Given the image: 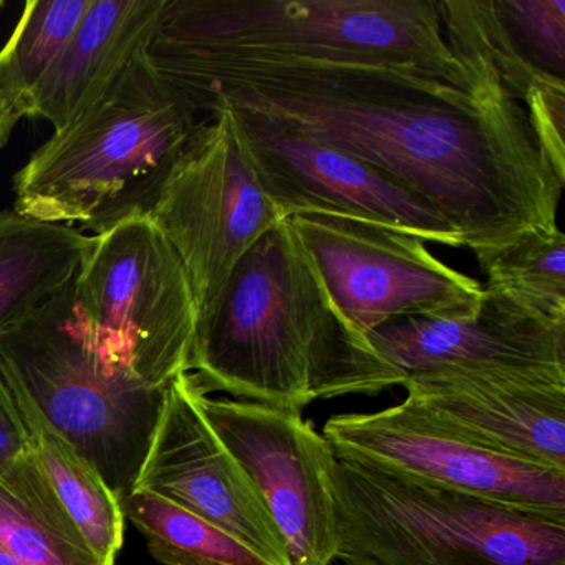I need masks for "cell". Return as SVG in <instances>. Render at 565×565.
<instances>
[{
  "label": "cell",
  "instance_id": "obj_1",
  "mask_svg": "<svg viewBox=\"0 0 565 565\" xmlns=\"http://www.w3.org/2000/svg\"><path fill=\"white\" fill-rule=\"evenodd\" d=\"M148 57L196 114L223 105L379 168L433 204L478 263L558 227L564 184L482 55L465 84L393 64Z\"/></svg>",
  "mask_w": 565,
  "mask_h": 565
},
{
  "label": "cell",
  "instance_id": "obj_2",
  "mask_svg": "<svg viewBox=\"0 0 565 565\" xmlns=\"http://www.w3.org/2000/svg\"><path fill=\"white\" fill-rule=\"evenodd\" d=\"M190 373L204 393L300 413L316 399L395 386L369 340L337 312L287 220L234 267L198 326Z\"/></svg>",
  "mask_w": 565,
  "mask_h": 565
},
{
  "label": "cell",
  "instance_id": "obj_3",
  "mask_svg": "<svg viewBox=\"0 0 565 565\" xmlns=\"http://www.w3.org/2000/svg\"><path fill=\"white\" fill-rule=\"evenodd\" d=\"M148 52L393 64L456 84L481 64L446 41L438 0H167Z\"/></svg>",
  "mask_w": 565,
  "mask_h": 565
},
{
  "label": "cell",
  "instance_id": "obj_4",
  "mask_svg": "<svg viewBox=\"0 0 565 565\" xmlns=\"http://www.w3.org/2000/svg\"><path fill=\"white\" fill-rule=\"evenodd\" d=\"M141 49L104 97L14 178L15 211L95 234L145 213L196 130V110Z\"/></svg>",
  "mask_w": 565,
  "mask_h": 565
},
{
  "label": "cell",
  "instance_id": "obj_5",
  "mask_svg": "<svg viewBox=\"0 0 565 565\" xmlns=\"http://www.w3.org/2000/svg\"><path fill=\"white\" fill-rule=\"evenodd\" d=\"M343 565H565V522L339 456Z\"/></svg>",
  "mask_w": 565,
  "mask_h": 565
},
{
  "label": "cell",
  "instance_id": "obj_6",
  "mask_svg": "<svg viewBox=\"0 0 565 565\" xmlns=\"http://www.w3.org/2000/svg\"><path fill=\"white\" fill-rule=\"evenodd\" d=\"M0 373L71 441L118 501L137 488L168 386H153L105 356L74 303V280L0 333Z\"/></svg>",
  "mask_w": 565,
  "mask_h": 565
},
{
  "label": "cell",
  "instance_id": "obj_7",
  "mask_svg": "<svg viewBox=\"0 0 565 565\" xmlns=\"http://www.w3.org/2000/svg\"><path fill=\"white\" fill-rule=\"evenodd\" d=\"M74 303L98 350L153 386L190 372L198 329L193 287L147 213L95 234L74 279Z\"/></svg>",
  "mask_w": 565,
  "mask_h": 565
},
{
  "label": "cell",
  "instance_id": "obj_8",
  "mask_svg": "<svg viewBox=\"0 0 565 565\" xmlns=\"http://www.w3.org/2000/svg\"><path fill=\"white\" fill-rule=\"evenodd\" d=\"M207 115L145 210L183 260L198 326L247 250L284 221L260 186L233 111L217 105Z\"/></svg>",
  "mask_w": 565,
  "mask_h": 565
},
{
  "label": "cell",
  "instance_id": "obj_9",
  "mask_svg": "<svg viewBox=\"0 0 565 565\" xmlns=\"http://www.w3.org/2000/svg\"><path fill=\"white\" fill-rule=\"evenodd\" d=\"M287 221L337 312L362 339L393 320L468 319L481 309V284L416 237L323 214Z\"/></svg>",
  "mask_w": 565,
  "mask_h": 565
},
{
  "label": "cell",
  "instance_id": "obj_10",
  "mask_svg": "<svg viewBox=\"0 0 565 565\" xmlns=\"http://www.w3.org/2000/svg\"><path fill=\"white\" fill-rule=\"evenodd\" d=\"M323 436L339 456L436 488L565 522V471L476 445L409 402L330 418Z\"/></svg>",
  "mask_w": 565,
  "mask_h": 565
},
{
  "label": "cell",
  "instance_id": "obj_11",
  "mask_svg": "<svg viewBox=\"0 0 565 565\" xmlns=\"http://www.w3.org/2000/svg\"><path fill=\"white\" fill-rule=\"evenodd\" d=\"M196 402L259 491L292 565H332L339 552L335 451L326 436L300 412L211 398L200 386Z\"/></svg>",
  "mask_w": 565,
  "mask_h": 565
},
{
  "label": "cell",
  "instance_id": "obj_12",
  "mask_svg": "<svg viewBox=\"0 0 565 565\" xmlns=\"http://www.w3.org/2000/svg\"><path fill=\"white\" fill-rule=\"evenodd\" d=\"M233 115L260 186L284 220L306 214L345 217L423 243L461 247L433 204L379 168L303 135Z\"/></svg>",
  "mask_w": 565,
  "mask_h": 565
},
{
  "label": "cell",
  "instance_id": "obj_13",
  "mask_svg": "<svg viewBox=\"0 0 565 565\" xmlns=\"http://www.w3.org/2000/svg\"><path fill=\"white\" fill-rule=\"evenodd\" d=\"M468 319L393 320L366 335L403 386L456 375H565V319H552L482 286Z\"/></svg>",
  "mask_w": 565,
  "mask_h": 565
},
{
  "label": "cell",
  "instance_id": "obj_14",
  "mask_svg": "<svg viewBox=\"0 0 565 565\" xmlns=\"http://www.w3.org/2000/svg\"><path fill=\"white\" fill-rule=\"evenodd\" d=\"M190 372L168 385L167 402L137 488L206 519L269 565H292L259 491L227 451L196 402Z\"/></svg>",
  "mask_w": 565,
  "mask_h": 565
},
{
  "label": "cell",
  "instance_id": "obj_15",
  "mask_svg": "<svg viewBox=\"0 0 565 565\" xmlns=\"http://www.w3.org/2000/svg\"><path fill=\"white\" fill-rule=\"evenodd\" d=\"M443 428L519 461L565 471V375H456L405 383Z\"/></svg>",
  "mask_w": 565,
  "mask_h": 565
},
{
  "label": "cell",
  "instance_id": "obj_16",
  "mask_svg": "<svg viewBox=\"0 0 565 565\" xmlns=\"http://www.w3.org/2000/svg\"><path fill=\"white\" fill-rule=\"evenodd\" d=\"M167 0H92L57 64L45 75L29 118L55 131L97 104L131 58L150 45Z\"/></svg>",
  "mask_w": 565,
  "mask_h": 565
},
{
  "label": "cell",
  "instance_id": "obj_17",
  "mask_svg": "<svg viewBox=\"0 0 565 565\" xmlns=\"http://www.w3.org/2000/svg\"><path fill=\"white\" fill-rule=\"evenodd\" d=\"M94 244L78 227L0 211V333L72 282Z\"/></svg>",
  "mask_w": 565,
  "mask_h": 565
},
{
  "label": "cell",
  "instance_id": "obj_18",
  "mask_svg": "<svg viewBox=\"0 0 565 565\" xmlns=\"http://www.w3.org/2000/svg\"><path fill=\"white\" fill-rule=\"evenodd\" d=\"M2 379L21 419L29 455L95 554L115 565L124 545L125 527L117 495L108 489L94 465L44 418L31 399L4 375Z\"/></svg>",
  "mask_w": 565,
  "mask_h": 565
},
{
  "label": "cell",
  "instance_id": "obj_19",
  "mask_svg": "<svg viewBox=\"0 0 565 565\" xmlns=\"http://www.w3.org/2000/svg\"><path fill=\"white\" fill-rule=\"evenodd\" d=\"M0 565H111L95 554L28 451L0 475Z\"/></svg>",
  "mask_w": 565,
  "mask_h": 565
},
{
  "label": "cell",
  "instance_id": "obj_20",
  "mask_svg": "<svg viewBox=\"0 0 565 565\" xmlns=\"http://www.w3.org/2000/svg\"><path fill=\"white\" fill-rule=\"evenodd\" d=\"M92 0H31L0 51V98L12 114L31 115L45 75L57 64Z\"/></svg>",
  "mask_w": 565,
  "mask_h": 565
},
{
  "label": "cell",
  "instance_id": "obj_21",
  "mask_svg": "<svg viewBox=\"0 0 565 565\" xmlns=\"http://www.w3.org/2000/svg\"><path fill=\"white\" fill-rule=\"evenodd\" d=\"M120 508L161 564L269 565L239 539L153 492L134 489Z\"/></svg>",
  "mask_w": 565,
  "mask_h": 565
},
{
  "label": "cell",
  "instance_id": "obj_22",
  "mask_svg": "<svg viewBox=\"0 0 565 565\" xmlns=\"http://www.w3.org/2000/svg\"><path fill=\"white\" fill-rule=\"evenodd\" d=\"M478 264L488 276V289L552 319H565V236L558 227L531 231Z\"/></svg>",
  "mask_w": 565,
  "mask_h": 565
},
{
  "label": "cell",
  "instance_id": "obj_23",
  "mask_svg": "<svg viewBox=\"0 0 565 565\" xmlns=\"http://www.w3.org/2000/svg\"><path fill=\"white\" fill-rule=\"evenodd\" d=\"M494 8L515 47L545 74L564 78L565 0H494Z\"/></svg>",
  "mask_w": 565,
  "mask_h": 565
},
{
  "label": "cell",
  "instance_id": "obj_24",
  "mask_svg": "<svg viewBox=\"0 0 565 565\" xmlns=\"http://www.w3.org/2000/svg\"><path fill=\"white\" fill-rule=\"evenodd\" d=\"M24 429L4 379L0 375V475L25 455Z\"/></svg>",
  "mask_w": 565,
  "mask_h": 565
},
{
  "label": "cell",
  "instance_id": "obj_25",
  "mask_svg": "<svg viewBox=\"0 0 565 565\" xmlns=\"http://www.w3.org/2000/svg\"><path fill=\"white\" fill-rule=\"evenodd\" d=\"M18 121L19 118L12 114L11 108L0 98V150L8 145L9 138H11L12 130H14Z\"/></svg>",
  "mask_w": 565,
  "mask_h": 565
},
{
  "label": "cell",
  "instance_id": "obj_26",
  "mask_svg": "<svg viewBox=\"0 0 565 565\" xmlns=\"http://www.w3.org/2000/svg\"><path fill=\"white\" fill-rule=\"evenodd\" d=\"M4 6H6L4 0H0V11H2V9H4Z\"/></svg>",
  "mask_w": 565,
  "mask_h": 565
}]
</instances>
